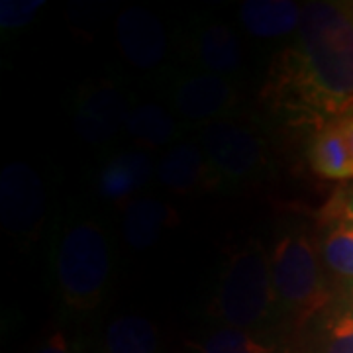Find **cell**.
<instances>
[{"instance_id": "7402d4cb", "label": "cell", "mask_w": 353, "mask_h": 353, "mask_svg": "<svg viewBox=\"0 0 353 353\" xmlns=\"http://www.w3.org/2000/svg\"><path fill=\"white\" fill-rule=\"evenodd\" d=\"M34 353H79V350L63 332H53L48 340L39 343Z\"/></svg>"}, {"instance_id": "2e32d148", "label": "cell", "mask_w": 353, "mask_h": 353, "mask_svg": "<svg viewBox=\"0 0 353 353\" xmlns=\"http://www.w3.org/2000/svg\"><path fill=\"white\" fill-rule=\"evenodd\" d=\"M102 353H159V334L143 316H118L104 332Z\"/></svg>"}, {"instance_id": "277c9868", "label": "cell", "mask_w": 353, "mask_h": 353, "mask_svg": "<svg viewBox=\"0 0 353 353\" xmlns=\"http://www.w3.org/2000/svg\"><path fill=\"white\" fill-rule=\"evenodd\" d=\"M271 275L281 312L308 320L330 299L322 263L312 240L304 234H287L271 253Z\"/></svg>"}, {"instance_id": "cb8c5ba5", "label": "cell", "mask_w": 353, "mask_h": 353, "mask_svg": "<svg viewBox=\"0 0 353 353\" xmlns=\"http://www.w3.org/2000/svg\"><path fill=\"white\" fill-rule=\"evenodd\" d=\"M343 218H345L347 224H352L353 226V190L350 192L347 201L343 202Z\"/></svg>"}, {"instance_id": "d4e9b609", "label": "cell", "mask_w": 353, "mask_h": 353, "mask_svg": "<svg viewBox=\"0 0 353 353\" xmlns=\"http://www.w3.org/2000/svg\"><path fill=\"white\" fill-rule=\"evenodd\" d=\"M347 312L353 314V285L350 287V292H347Z\"/></svg>"}, {"instance_id": "7a4b0ae2", "label": "cell", "mask_w": 353, "mask_h": 353, "mask_svg": "<svg viewBox=\"0 0 353 353\" xmlns=\"http://www.w3.org/2000/svg\"><path fill=\"white\" fill-rule=\"evenodd\" d=\"M277 296L271 257L263 245L248 241L228 257L218 279L212 314L222 326L257 332L271 322Z\"/></svg>"}, {"instance_id": "ba28073f", "label": "cell", "mask_w": 353, "mask_h": 353, "mask_svg": "<svg viewBox=\"0 0 353 353\" xmlns=\"http://www.w3.org/2000/svg\"><path fill=\"white\" fill-rule=\"evenodd\" d=\"M128 114L130 110L122 90L112 83H99L81 90L73 108V120L77 132L88 143L104 145L120 128H126Z\"/></svg>"}, {"instance_id": "e0dca14e", "label": "cell", "mask_w": 353, "mask_h": 353, "mask_svg": "<svg viewBox=\"0 0 353 353\" xmlns=\"http://www.w3.org/2000/svg\"><path fill=\"white\" fill-rule=\"evenodd\" d=\"M126 132L143 148H165L179 138V124L165 106L145 102L130 110Z\"/></svg>"}, {"instance_id": "9a60e30c", "label": "cell", "mask_w": 353, "mask_h": 353, "mask_svg": "<svg viewBox=\"0 0 353 353\" xmlns=\"http://www.w3.org/2000/svg\"><path fill=\"white\" fill-rule=\"evenodd\" d=\"M173 210L155 196H138L126 204L124 210V236L130 248L148 250L157 243L169 224Z\"/></svg>"}, {"instance_id": "ffe728a7", "label": "cell", "mask_w": 353, "mask_h": 353, "mask_svg": "<svg viewBox=\"0 0 353 353\" xmlns=\"http://www.w3.org/2000/svg\"><path fill=\"white\" fill-rule=\"evenodd\" d=\"M316 353H353V314L345 310L330 320Z\"/></svg>"}, {"instance_id": "8992f818", "label": "cell", "mask_w": 353, "mask_h": 353, "mask_svg": "<svg viewBox=\"0 0 353 353\" xmlns=\"http://www.w3.org/2000/svg\"><path fill=\"white\" fill-rule=\"evenodd\" d=\"M46 192L38 173L28 163H10L0 175V220L14 236H30L41 224Z\"/></svg>"}, {"instance_id": "ac0fdd59", "label": "cell", "mask_w": 353, "mask_h": 353, "mask_svg": "<svg viewBox=\"0 0 353 353\" xmlns=\"http://www.w3.org/2000/svg\"><path fill=\"white\" fill-rule=\"evenodd\" d=\"M199 353H279L275 345L257 338L248 330L220 328L210 330L199 343Z\"/></svg>"}, {"instance_id": "30bf717a", "label": "cell", "mask_w": 353, "mask_h": 353, "mask_svg": "<svg viewBox=\"0 0 353 353\" xmlns=\"http://www.w3.org/2000/svg\"><path fill=\"white\" fill-rule=\"evenodd\" d=\"M153 161L143 150H122L102 163L97 179L99 194L104 201H132L153 176Z\"/></svg>"}, {"instance_id": "4fadbf2b", "label": "cell", "mask_w": 353, "mask_h": 353, "mask_svg": "<svg viewBox=\"0 0 353 353\" xmlns=\"http://www.w3.org/2000/svg\"><path fill=\"white\" fill-rule=\"evenodd\" d=\"M241 41L232 26L222 22L202 26L194 36V59L202 71L226 77L241 69Z\"/></svg>"}, {"instance_id": "d6986e66", "label": "cell", "mask_w": 353, "mask_h": 353, "mask_svg": "<svg viewBox=\"0 0 353 353\" xmlns=\"http://www.w3.org/2000/svg\"><path fill=\"white\" fill-rule=\"evenodd\" d=\"M322 259L332 273L353 281V226L340 222L326 232L320 243Z\"/></svg>"}, {"instance_id": "5bb4252c", "label": "cell", "mask_w": 353, "mask_h": 353, "mask_svg": "<svg viewBox=\"0 0 353 353\" xmlns=\"http://www.w3.org/2000/svg\"><path fill=\"white\" fill-rule=\"evenodd\" d=\"M308 159L316 175L330 181L352 179L353 157L340 118H334L320 128L312 139Z\"/></svg>"}, {"instance_id": "8fae6325", "label": "cell", "mask_w": 353, "mask_h": 353, "mask_svg": "<svg viewBox=\"0 0 353 353\" xmlns=\"http://www.w3.org/2000/svg\"><path fill=\"white\" fill-rule=\"evenodd\" d=\"M240 24L259 39H277L296 34L303 6L292 0H245L238 8Z\"/></svg>"}, {"instance_id": "7c38bea8", "label": "cell", "mask_w": 353, "mask_h": 353, "mask_svg": "<svg viewBox=\"0 0 353 353\" xmlns=\"http://www.w3.org/2000/svg\"><path fill=\"white\" fill-rule=\"evenodd\" d=\"M155 175L163 187L175 192H192L216 181L202 148L194 143L173 145L157 163Z\"/></svg>"}, {"instance_id": "5b68a950", "label": "cell", "mask_w": 353, "mask_h": 353, "mask_svg": "<svg viewBox=\"0 0 353 353\" xmlns=\"http://www.w3.org/2000/svg\"><path fill=\"white\" fill-rule=\"evenodd\" d=\"M201 148L216 181L243 183L265 163V143L253 130L230 120H218L201 132Z\"/></svg>"}, {"instance_id": "3957f363", "label": "cell", "mask_w": 353, "mask_h": 353, "mask_svg": "<svg viewBox=\"0 0 353 353\" xmlns=\"http://www.w3.org/2000/svg\"><path fill=\"white\" fill-rule=\"evenodd\" d=\"M55 283L67 308L87 312L101 304L108 289L112 255L97 222L81 220L65 228L55 245Z\"/></svg>"}, {"instance_id": "6da1fadb", "label": "cell", "mask_w": 353, "mask_h": 353, "mask_svg": "<svg viewBox=\"0 0 353 353\" xmlns=\"http://www.w3.org/2000/svg\"><path fill=\"white\" fill-rule=\"evenodd\" d=\"M285 75L306 110L353 116V4H304Z\"/></svg>"}, {"instance_id": "52a82bcc", "label": "cell", "mask_w": 353, "mask_h": 353, "mask_svg": "<svg viewBox=\"0 0 353 353\" xmlns=\"http://www.w3.org/2000/svg\"><path fill=\"white\" fill-rule=\"evenodd\" d=\"M236 104V90L226 77L196 71L176 81L173 106L179 116L192 124H212Z\"/></svg>"}, {"instance_id": "603a6c76", "label": "cell", "mask_w": 353, "mask_h": 353, "mask_svg": "<svg viewBox=\"0 0 353 353\" xmlns=\"http://www.w3.org/2000/svg\"><path fill=\"white\" fill-rule=\"evenodd\" d=\"M341 126H343V134H345V139H347V145H350V152H352L353 157V116H345V118H340Z\"/></svg>"}, {"instance_id": "44dd1931", "label": "cell", "mask_w": 353, "mask_h": 353, "mask_svg": "<svg viewBox=\"0 0 353 353\" xmlns=\"http://www.w3.org/2000/svg\"><path fill=\"white\" fill-rule=\"evenodd\" d=\"M46 6V0H2L0 2V24L2 28H22Z\"/></svg>"}, {"instance_id": "9c48e42d", "label": "cell", "mask_w": 353, "mask_h": 353, "mask_svg": "<svg viewBox=\"0 0 353 353\" xmlns=\"http://www.w3.org/2000/svg\"><path fill=\"white\" fill-rule=\"evenodd\" d=\"M116 39L124 59L139 71H152L167 55V34L155 14L139 6L122 10L116 20Z\"/></svg>"}]
</instances>
